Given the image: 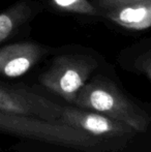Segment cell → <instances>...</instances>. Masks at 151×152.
<instances>
[{"instance_id":"5","label":"cell","mask_w":151,"mask_h":152,"mask_svg":"<svg viewBox=\"0 0 151 152\" xmlns=\"http://www.w3.org/2000/svg\"><path fill=\"white\" fill-rule=\"evenodd\" d=\"M59 123L75 127L99 139L131 136L136 132L123 122L110 118L101 113L75 106L62 107Z\"/></svg>"},{"instance_id":"10","label":"cell","mask_w":151,"mask_h":152,"mask_svg":"<svg viewBox=\"0 0 151 152\" xmlns=\"http://www.w3.org/2000/svg\"><path fill=\"white\" fill-rule=\"evenodd\" d=\"M137 1H141V0H96L97 5L101 10H113V8L118 7V6L133 3V2H137Z\"/></svg>"},{"instance_id":"6","label":"cell","mask_w":151,"mask_h":152,"mask_svg":"<svg viewBox=\"0 0 151 152\" xmlns=\"http://www.w3.org/2000/svg\"><path fill=\"white\" fill-rule=\"evenodd\" d=\"M46 54L39 45L30 42L9 44L0 48V77L16 79L24 76Z\"/></svg>"},{"instance_id":"1","label":"cell","mask_w":151,"mask_h":152,"mask_svg":"<svg viewBox=\"0 0 151 152\" xmlns=\"http://www.w3.org/2000/svg\"><path fill=\"white\" fill-rule=\"evenodd\" d=\"M0 134L33 142L63 145L87 152H104L113 149L103 139L75 127L24 115L0 112Z\"/></svg>"},{"instance_id":"8","label":"cell","mask_w":151,"mask_h":152,"mask_svg":"<svg viewBox=\"0 0 151 152\" xmlns=\"http://www.w3.org/2000/svg\"><path fill=\"white\" fill-rule=\"evenodd\" d=\"M33 8L30 0H21L4 12H0V44L17 33L33 16Z\"/></svg>"},{"instance_id":"9","label":"cell","mask_w":151,"mask_h":152,"mask_svg":"<svg viewBox=\"0 0 151 152\" xmlns=\"http://www.w3.org/2000/svg\"><path fill=\"white\" fill-rule=\"evenodd\" d=\"M58 10L88 16H98L99 12L88 0H51Z\"/></svg>"},{"instance_id":"3","label":"cell","mask_w":151,"mask_h":152,"mask_svg":"<svg viewBox=\"0 0 151 152\" xmlns=\"http://www.w3.org/2000/svg\"><path fill=\"white\" fill-rule=\"evenodd\" d=\"M97 66L96 61L84 55H62L42 72L39 82L47 90L73 104L79 91Z\"/></svg>"},{"instance_id":"7","label":"cell","mask_w":151,"mask_h":152,"mask_svg":"<svg viewBox=\"0 0 151 152\" xmlns=\"http://www.w3.org/2000/svg\"><path fill=\"white\" fill-rule=\"evenodd\" d=\"M106 18L129 30H145L151 27V0H141L107 10Z\"/></svg>"},{"instance_id":"4","label":"cell","mask_w":151,"mask_h":152,"mask_svg":"<svg viewBox=\"0 0 151 152\" xmlns=\"http://www.w3.org/2000/svg\"><path fill=\"white\" fill-rule=\"evenodd\" d=\"M0 112L59 123L62 106L51 102L32 89L10 85L0 80Z\"/></svg>"},{"instance_id":"11","label":"cell","mask_w":151,"mask_h":152,"mask_svg":"<svg viewBox=\"0 0 151 152\" xmlns=\"http://www.w3.org/2000/svg\"><path fill=\"white\" fill-rule=\"evenodd\" d=\"M137 66L148 77L151 82V52L146 53L142 57H140L137 62Z\"/></svg>"},{"instance_id":"2","label":"cell","mask_w":151,"mask_h":152,"mask_svg":"<svg viewBox=\"0 0 151 152\" xmlns=\"http://www.w3.org/2000/svg\"><path fill=\"white\" fill-rule=\"evenodd\" d=\"M73 106L101 113L129 125L136 132H144L150 118L110 80L96 77L79 91Z\"/></svg>"}]
</instances>
